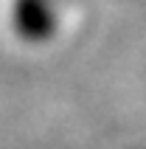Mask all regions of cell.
Wrapping results in <instances>:
<instances>
[{
  "instance_id": "cell-1",
  "label": "cell",
  "mask_w": 146,
  "mask_h": 149,
  "mask_svg": "<svg viewBox=\"0 0 146 149\" xmlns=\"http://www.w3.org/2000/svg\"><path fill=\"white\" fill-rule=\"evenodd\" d=\"M11 23H14V31L23 40L40 42L54 31L56 14H54V6L48 0H14Z\"/></svg>"
}]
</instances>
